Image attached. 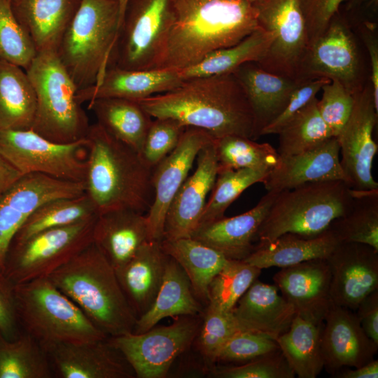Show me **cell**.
<instances>
[{"instance_id":"obj_24","label":"cell","mask_w":378,"mask_h":378,"mask_svg":"<svg viewBox=\"0 0 378 378\" xmlns=\"http://www.w3.org/2000/svg\"><path fill=\"white\" fill-rule=\"evenodd\" d=\"M336 180L344 181V174L339 144L332 136L306 151L280 157L262 183L267 191L280 192L307 183Z\"/></svg>"},{"instance_id":"obj_60","label":"cell","mask_w":378,"mask_h":378,"mask_svg":"<svg viewBox=\"0 0 378 378\" xmlns=\"http://www.w3.org/2000/svg\"><path fill=\"white\" fill-rule=\"evenodd\" d=\"M7 1H10V0H7Z\"/></svg>"},{"instance_id":"obj_47","label":"cell","mask_w":378,"mask_h":378,"mask_svg":"<svg viewBox=\"0 0 378 378\" xmlns=\"http://www.w3.org/2000/svg\"><path fill=\"white\" fill-rule=\"evenodd\" d=\"M279 350L275 339L260 332L241 330L223 345L216 361L241 364Z\"/></svg>"},{"instance_id":"obj_31","label":"cell","mask_w":378,"mask_h":378,"mask_svg":"<svg viewBox=\"0 0 378 378\" xmlns=\"http://www.w3.org/2000/svg\"><path fill=\"white\" fill-rule=\"evenodd\" d=\"M339 244L330 230L316 236L285 233L276 239L258 242L244 261L261 270L285 267L306 260L325 259Z\"/></svg>"},{"instance_id":"obj_33","label":"cell","mask_w":378,"mask_h":378,"mask_svg":"<svg viewBox=\"0 0 378 378\" xmlns=\"http://www.w3.org/2000/svg\"><path fill=\"white\" fill-rule=\"evenodd\" d=\"M36 109L35 91L26 71L0 59V129H31Z\"/></svg>"},{"instance_id":"obj_37","label":"cell","mask_w":378,"mask_h":378,"mask_svg":"<svg viewBox=\"0 0 378 378\" xmlns=\"http://www.w3.org/2000/svg\"><path fill=\"white\" fill-rule=\"evenodd\" d=\"M274 40V34L260 27L239 43L216 50L196 64L178 69L183 80L232 73L241 64L260 62Z\"/></svg>"},{"instance_id":"obj_4","label":"cell","mask_w":378,"mask_h":378,"mask_svg":"<svg viewBox=\"0 0 378 378\" xmlns=\"http://www.w3.org/2000/svg\"><path fill=\"white\" fill-rule=\"evenodd\" d=\"M48 278L108 337L133 332L137 318L115 269L93 242Z\"/></svg>"},{"instance_id":"obj_49","label":"cell","mask_w":378,"mask_h":378,"mask_svg":"<svg viewBox=\"0 0 378 378\" xmlns=\"http://www.w3.org/2000/svg\"><path fill=\"white\" fill-rule=\"evenodd\" d=\"M212 374L218 378H293L295 376L280 350L244 363L216 367Z\"/></svg>"},{"instance_id":"obj_18","label":"cell","mask_w":378,"mask_h":378,"mask_svg":"<svg viewBox=\"0 0 378 378\" xmlns=\"http://www.w3.org/2000/svg\"><path fill=\"white\" fill-rule=\"evenodd\" d=\"M332 303L355 311L378 290V251L360 243H339L326 258Z\"/></svg>"},{"instance_id":"obj_38","label":"cell","mask_w":378,"mask_h":378,"mask_svg":"<svg viewBox=\"0 0 378 378\" xmlns=\"http://www.w3.org/2000/svg\"><path fill=\"white\" fill-rule=\"evenodd\" d=\"M352 190L349 210L328 227L339 243H360L378 251V189Z\"/></svg>"},{"instance_id":"obj_9","label":"cell","mask_w":378,"mask_h":378,"mask_svg":"<svg viewBox=\"0 0 378 378\" xmlns=\"http://www.w3.org/2000/svg\"><path fill=\"white\" fill-rule=\"evenodd\" d=\"M97 217L48 229L20 243L11 244L6 255L4 274L14 284L48 277L92 242Z\"/></svg>"},{"instance_id":"obj_41","label":"cell","mask_w":378,"mask_h":378,"mask_svg":"<svg viewBox=\"0 0 378 378\" xmlns=\"http://www.w3.org/2000/svg\"><path fill=\"white\" fill-rule=\"evenodd\" d=\"M317 98L302 108L278 132L276 149L280 157H288L313 148L332 134L321 117L317 108Z\"/></svg>"},{"instance_id":"obj_22","label":"cell","mask_w":378,"mask_h":378,"mask_svg":"<svg viewBox=\"0 0 378 378\" xmlns=\"http://www.w3.org/2000/svg\"><path fill=\"white\" fill-rule=\"evenodd\" d=\"M273 280L296 314L317 322L323 321L332 303L330 272L326 258L281 267Z\"/></svg>"},{"instance_id":"obj_16","label":"cell","mask_w":378,"mask_h":378,"mask_svg":"<svg viewBox=\"0 0 378 378\" xmlns=\"http://www.w3.org/2000/svg\"><path fill=\"white\" fill-rule=\"evenodd\" d=\"M85 192L84 182L30 173L22 175L0 195V270L4 272L6 255L13 237L36 209L53 199L78 197Z\"/></svg>"},{"instance_id":"obj_50","label":"cell","mask_w":378,"mask_h":378,"mask_svg":"<svg viewBox=\"0 0 378 378\" xmlns=\"http://www.w3.org/2000/svg\"><path fill=\"white\" fill-rule=\"evenodd\" d=\"M321 90L322 96L317 100V108L332 136L336 137L351 113L354 94L335 80L324 85Z\"/></svg>"},{"instance_id":"obj_46","label":"cell","mask_w":378,"mask_h":378,"mask_svg":"<svg viewBox=\"0 0 378 378\" xmlns=\"http://www.w3.org/2000/svg\"><path fill=\"white\" fill-rule=\"evenodd\" d=\"M241 330L232 311L224 312L208 304L196 337L197 347L207 360L216 362L223 345Z\"/></svg>"},{"instance_id":"obj_40","label":"cell","mask_w":378,"mask_h":378,"mask_svg":"<svg viewBox=\"0 0 378 378\" xmlns=\"http://www.w3.org/2000/svg\"><path fill=\"white\" fill-rule=\"evenodd\" d=\"M49 359L41 344L22 331L14 340L0 332V378H51Z\"/></svg>"},{"instance_id":"obj_15","label":"cell","mask_w":378,"mask_h":378,"mask_svg":"<svg viewBox=\"0 0 378 378\" xmlns=\"http://www.w3.org/2000/svg\"><path fill=\"white\" fill-rule=\"evenodd\" d=\"M318 78L337 80L351 94L363 85L355 38L346 22L337 13L325 31L309 46L297 76L298 79Z\"/></svg>"},{"instance_id":"obj_57","label":"cell","mask_w":378,"mask_h":378,"mask_svg":"<svg viewBox=\"0 0 378 378\" xmlns=\"http://www.w3.org/2000/svg\"><path fill=\"white\" fill-rule=\"evenodd\" d=\"M22 174L0 155V195L9 188Z\"/></svg>"},{"instance_id":"obj_2","label":"cell","mask_w":378,"mask_h":378,"mask_svg":"<svg viewBox=\"0 0 378 378\" xmlns=\"http://www.w3.org/2000/svg\"><path fill=\"white\" fill-rule=\"evenodd\" d=\"M136 102L153 118H171L215 139L239 135L254 140L252 109L233 73L183 80L173 90Z\"/></svg>"},{"instance_id":"obj_23","label":"cell","mask_w":378,"mask_h":378,"mask_svg":"<svg viewBox=\"0 0 378 378\" xmlns=\"http://www.w3.org/2000/svg\"><path fill=\"white\" fill-rule=\"evenodd\" d=\"M279 192L267 191L250 210L232 217L202 224L191 238L223 254L227 259L243 260L254 250L258 230Z\"/></svg>"},{"instance_id":"obj_56","label":"cell","mask_w":378,"mask_h":378,"mask_svg":"<svg viewBox=\"0 0 378 378\" xmlns=\"http://www.w3.org/2000/svg\"><path fill=\"white\" fill-rule=\"evenodd\" d=\"M333 375L338 378H377L378 360L373 359L359 367L340 370Z\"/></svg>"},{"instance_id":"obj_35","label":"cell","mask_w":378,"mask_h":378,"mask_svg":"<svg viewBox=\"0 0 378 378\" xmlns=\"http://www.w3.org/2000/svg\"><path fill=\"white\" fill-rule=\"evenodd\" d=\"M161 246L186 272L195 298L208 304L209 285L227 258L216 249L191 237L162 239Z\"/></svg>"},{"instance_id":"obj_27","label":"cell","mask_w":378,"mask_h":378,"mask_svg":"<svg viewBox=\"0 0 378 378\" xmlns=\"http://www.w3.org/2000/svg\"><path fill=\"white\" fill-rule=\"evenodd\" d=\"M150 241L146 216L132 209H117L97 215L92 242L116 270Z\"/></svg>"},{"instance_id":"obj_45","label":"cell","mask_w":378,"mask_h":378,"mask_svg":"<svg viewBox=\"0 0 378 378\" xmlns=\"http://www.w3.org/2000/svg\"><path fill=\"white\" fill-rule=\"evenodd\" d=\"M36 55L34 43L14 15L10 1L0 0V59L26 70Z\"/></svg>"},{"instance_id":"obj_34","label":"cell","mask_w":378,"mask_h":378,"mask_svg":"<svg viewBox=\"0 0 378 378\" xmlns=\"http://www.w3.org/2000/svg\"><path fill=\"white\" fill-rule=\"evenodd\" d=\"M88 109L106 132L141 154L153 118L138 102L100 98L88 102Z\"/></svg>"},{"instance_id":"obj_12","label":"cell","mask_w":378,"mask_h":378,"mask_svg":"<svg viewBox=\"0 0 378 378\" xmlns=\"http://www.w3.org/2000/svg\"><path fill=\"white\" fill-rule=\"evenodd\" d=\"M200 326L198 316H181L168 326L108 337V340L122 354L135 377L163 378L178 356L195 342Z\"/></svg>"},{"instance_id":"obj_43","label":"cell","mask_w":378,"mask_h":378,"mask_svg":"<svg viewBox=\"0 0 378 378\" xmlns=\"http://www.w3.org/2000/svg\"><path fill=\"white\" fill-rule=\"evenodd\" d=\"M270 170L267 168L218 170L199 225L225 216L230 204L250 186L263 183Z\"/></svg>"},{"instance_id":"obj_5","label":"cell","mask_w":378,"mask_h":378,"mask_svg":"<svg viewBox=\"0 0 378 378\" xmlns=\"http://www.w3.org/2000/svg\"><path fill=\"white\" fill-rule=\"evenodd\" d=\"M120 26L118 0H81L57 50L78 90L103 78L111 63Z\"/></svg>"},{"instance_id":"obj_32","label":"cell","mask_w":378,"mask_h":378,"mask_svg":"<svg viewBox=\"0 0 378 378\" xmlns=\"http://www.w3.org/2000/svg\"><path fill=\"white\" fill-rule=\"evenodd\" d=\"M202 312L190 280L180 265L169 259L161 286L150 307L136 318L133 333H142L166 317L198 316Z\"/></svg>"},{"instance_id":"obj_51","label":"cell","mask_w":378,"mask_h":378,"mask_svg":"<svg viewBox=\"0 0 378 378\" xmlns=\"http://www.w3.org/2000/svg\"><path fill=\"white\" fill-rule=\"evenodd\" d=\"M330 81L326 78L301 79L291 94L284 111L260 132V136L275 134L284 127L302 108L306 106Z\"/></svg>"},{"instance_id":"obj_59","label":"cell","mask_w":378,"mask_h":378,"mask_svg":"<svg viewBox=\"0 0 378 378\" xmlns=\"http://www.w3.org/2000/svg\"><path fill=\"white\" fill-rule=\"evenodd\" d=\"M367 0H351V6H358L360 4L361 1H365ZM370 1H373L374 4H377V0H370Z\"/></svg>"},{"instance_id":"obj_13","label":"cell","mask_w":378,"mask_h":378,"mask_svg":"<svg viewBox=\"0 0 378 378\" xmlns=\"http://www.w3.org/2000/svg\"><path fill=\"white\" fill-rule=\"evenodd\" d=\"M258 26L271 31L274 40L265 57L255 62L262 69L297 78L309 47L300 0H252Z\"/></svg>"},{"instance_id":"obj_10","label":"cell","mask_w":378,"mask_h":378,"mask_svg":"<svg viewBox=\"0 0 378 378\" xmlns=\"http://www.w3.org/2000/svg\"><path fill=\"white\" fill-rule=\"evenodd\" d=\"M0 155L22 174L38 173L63 181H85L88 163L85 138L59 144L31 129H0Z\"/></svg>"},{"instance_id":"obj_26","label":"cell","mask_w":378,"mask_h":378,"mask_svg":"<svg viewBox=\"0 0 378 378\" xmlns=\"http://www.w3.org/2000/svg\"><path fill=\"white\" fill-rule=\"evenodd\" d=\"M242 85L254 118V139L285 108L301 79L279 75L246 62L232 72Z\"/></svg>"},{"instance_id":"obj_39","label":"cell","mask_w":378,"mask_h":378,"mask_svg":"<svg viewBox=\"0 0 378 378\" xmlns=\"http://www.w3.org/2000/svg\"><path fill=\"white\" fill-rule=\"evenodd\" d=\"M97 215L96 209L85 192L78 197L47 201L27 218L10 244L24 241L44 230L76 223Z\"/></svg>"},{"instance_id":"obj_28","label":"cell","mask_w":378,"mask_h":378,"mask_svg":"<svg viewBox=\"0 0 378 378\" xmlns=\"http://www.w3.org/2000/svg\"><path fill=\"white\" fill-rule=\"evenodd\" d=\"M168 259L161 241L150 240L125 264L115 270L122 290L136 318L153 303Z\"/></svg>"},{"instance_id":"obj_14","label":"cell","mask_w":378,"mask_h":378,"mask_svg":"<svg viewBox=\"0 0 378 378\" xmlns=\"http://www.w3.org/2000/svg\"><path fill=\"white\" fill-rule=\"evenodd\" d=\"M351 113L336 136L344 182L351 189H378L372 174V162L377 153L373 130L377 122L372 89L369 82L354 94Z\"/></svg>"},{"instance_id":"obj_42","label":"cell","mask_w":378,"mask_h":378,"mask_svg":"<svg viewBox=\"0 0 378 378\" xmlns=\"http://www.w3.org/2000/svg\"><path fill=\"white\" fill-rule=\"evenodd\" d=\"M218 170L248 168L273 169L280 155L269 143H258L239 135L215 139Z\"/></svg>"},{"instance_id":"obj_21","label":"cell","mask_w":378,"mask_h":378,"mask_svg":"<svg viewBox=\"0 0 378 378\" xmlns=\"http://www.w3.org/2000/svg\"><path fill=\"white\" fill-rule=\"evenodd\" d=\"M377 349L354 311L331 303L321 335L323 368L334 374L342 368L363 365L374 359Z\"/></svg>"},{"instance_id":"obj_29","label":"cell","mask_w":378,"mask_h":378,"mask_svg":"<svg viewBox=\"0 0 378 378\" xmlns=\"http://www.w3.org/2000/svg\"><path fill=\"white\" fill-rule=\"evenodd\" d=\"M278 291L275 285L253 282L232 311L242 330L276 340L289 328L296 312Z\"/></svg>"},{"instance_id":"obj_52","label":"cell","mask_w":378,"mask_h":378,"mask_svg":"<svg viewBox=\"0 0 378 378\" xmlns=\"http://www.w3.org/2000/svg\"><path fill=\"white\" fill-rule=\"evenodd\" d=\"M344 0H300L309 46L326 29Z\"/></svg>"},{"instance_id":"obj_55","label":"cell","mask_w":378,"mask_h":378,"mask_svg":"<svg viewBox=\"0 0 378 378\" xmlns=\"http://www.w3.org/2000/svg\"><path fill=\"white\" fill-rule=\"evenodd\" d=\"M374 30V27L371 23L366 22L361 30V34L370 57V83L374 106L378 110V43Z\"/></svg>"},{"instance_id":"obj_53","label":"cell","mask_w":378,"mask_h":378,"mask_svg":"<svg viewBox=\"0 0 378 378\" xmlns=\"http://www.w3.org/2000/svg\"><path fill=\"white\" fill-rule=\"evenodd\" d=\"M15 284L0 270V332L8 340H14L22 332L19 323Z\"/></svg>"},{"instance_id":"obj_17","label":"cell","mask_w":378,"mask_h":378,"mask_svg":"<svg viewBox=\"0 0 378 378\" xmlns=\"http://www.w3.org/2000/svg\"><path fill=\"white\" fill-rule=\"evenodd\" d=\"M214 139L204 130L186 127L176 147L153 168V198L146 214L150 240H162L171 202L188 176L200 150Z\"/></svg>"},{"instance_id":"obj_58","label":"cell","mask_w":378,"mask_h":378,"mask_svg":"<svg viewBox=\"0 0 378 378\" xmlns=\"http://www.w3.org/2000/svg\"><path fill=\"white\" fill-rule=\"evenodd\" d=\"M118 1H119V5H120V24H121L124 10H125L127 0H118Z\"/></svg>"},{"instance_id":"obj_25","label":"cell","mask_w":378,"mask_h":378,"mask_svg":"<svg viewBox=\"0 0 378 378\" xmlns=\"http://www.w3.org/2000/svg\"><path fill=\"white\" fill-rule=\"evenodd\" d=\"M183 80L178 69L127 70L109 66L100 82L77 91L80 104L100 98L139 101L178 87Z\"/></svg>"},{"instance_id":"obj_48","label":"cell","mask_w":378,"mask_h":378,"mask_svg":"<svg viewBox=\"0 0 378 378\" xmlns=\"http://www.w3.org/2000/svg\"><path fill=\"white\" fill-rule=\"evenodd\" d=\"M186 127L171 119H153L145 137L141 155L154 168L178 145Z\"/></svg>"},{"instance_id":"obj_7","label":"cell","mask_w":378,"mask_h":378,"mask_svg":"<svg viewBox=\"0 0 378 378\" xmlns=\"http://www.w3.org/2000/svg\"><path fill=\"white\" fill-rule=\"evenodd\" d=\"M353 200L343 181L311 182L278 192L258 230L259 242L285 233L316 236L343 216Z\"/></svg>"},{"instance_id":"obj_36","label":"cell","mask_w":378,"mask_h":378,"mask_svg":"<svg viewBox=\"0 0 378 378\" xmlns=\"http://www.w3.org/2000/svg\"><path fill=\"white\" fill-rule=\"evenodd\" d=\"M323 323L296 314L289 328L276 339L288 365L299 378H315L323 368Z\"/></svg>"},{"instance_id":"obj_1","label":"cell","mask_w":378,"mask_h":378,"mask_svg":"<svg viewBox=\"0 0 378 378\" xmlns=\"http://www.w3.org/2000/svg\"><path fill=\"white\" fill-rule=\"evenodd\" d=\"M172 17L155 69H182L256 29L252 0H171Z\"/></svg>"},{"instance_id":"obj_8","label":"cell","mask_w":378,"mask_h":378,"mask_svg":"<svg viewBox=\"0 0 378 378\" xmlns=\"http://www.w3.org/2000/svg\"><path fill=\"white\" fill-rule=\"evenodd\" d=\"M25 71L36 97L31 130L59 144L85 138L90 125L88 118L77 101L78 88L57 52L37 53Z\"/></svg>"},{"instance_id":"obj_20","label":"cell","mask_w":378,"mask_h":378,"mask_svg":"<svg viewBox=\"0 0 378 378\" xmlns=\"http://www.w3.org/2000/svg\"><path fill=\"white\" fill-rule=\"evenodd\" d=\"M196 161L195 170L187 177L169 205L162 239L191 237L199 226L218 171L215 139L200 150Z\"/></svg>"},{"instance_id":"obj_30","label":"cell","mask_w":378,"mask_h":378,"mask_svg":"<svg viewBox=\"0 0 378 378\" xmlns=\"http://www.w3.org/2000/svg\"><path fill=\"white\" fill-rule=\"evenodd\" d=\"M81 0H10L12 11L37 53L56 51Z\"/></svg>"},{"instance_id":"obj_54","label":"cell","mask_w":378,"mask_h":378,"mask_svg":"<svg viewBox=\"0 0 378 378\" xmlns=\"http://www.w3.org/2000/svg\"><path fill=\"white\" fill-rule=\"evenodd\" d=\"M354 312L365 334L378 344V290L362 300Z\"/></svg>"},{"instance_id":"obj_19","label":"cell","mask_w":378,"mask_h":378,"mask_svg":"<svg viewBox=\"0 0 378 378\" xmlns=\"http://www.w3.org/2000/svg\"><path fill=\"white\" fill-rule=\"evenodd\" d=\"M59 378H133L134 370L108 337L97 341L41 345Z\"/></svg>"},{"instance_id":"obj_6","label":"cell","mask_w":378,"mask_h":378,"mask_svg":"<svg viewBox=\"0 0 378 378\" xmlns=\"http://www.w3.org/2000/svg\"><path fill=\"white\" fill-rule=\"evenodd\" d=\"M14 292L21 329L41 345L108 337L48 277L15 284Z\"/></svg>"},{"instance_id":"obj_3","label":"cell","mask_w":378,"mask_h":378,"mask_svg":"<svg viewBox=\"0 0 378 378\" xmlns=\"http://www.w3.org/2000/svg\"><path fill=\"white\" fill-rule=\"evenodd\" d=\"M88 163L85 194L98 214L117 209L147 212L153 198L152 175L141 154L97 122L85 136Z\"/></svg>"},{"instance_id":"obj_44","label":"cell","mask_w":378,"mask_h":378,"mask_svg":"<svg viewBox=\"0 0 378 378\" xmlns=\"http://www.w3.org/2000/svg\"><path fill=\"white\" fill-rule=\"evenodd\" d=\"M261 271L244 260L227 259L209 285L208 304L224 312L232 311Z\"/></svg>"},{"instance_id":"obj_11","label":"cell","mask_w":378,"mask_h":378,"mask_svg":"<svg viewBox=\"0 0 378 378\" xmlns=\"http://www.w3.org/2000/svg\"><path fill=\"white\" fill-rule=\"evenodd\" d=\"M171 17V0H127L109 66L155 69Z\"/></svg>"}]
</instances>
